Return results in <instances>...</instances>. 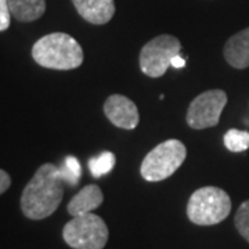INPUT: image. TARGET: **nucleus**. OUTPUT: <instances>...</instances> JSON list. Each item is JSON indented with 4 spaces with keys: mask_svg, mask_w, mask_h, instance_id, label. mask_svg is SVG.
<instances>
[{
    "mask_svg": "<svg viewBox=\"0 0 249 249\" xmlns=\"http://www.w3.org/2000/svg\"><path fill=\"white\" fill-rule=\"evenodd\" d=\"M11 16L21 22H32L45 14L46 0H7Z\"/></svg>",
    "mask_w": 249,
    "mask_h": 249,
    "instance_id": "nucleus-12",
    "label": "nucleus"
},
{
    "mask_svg": "<svg viewBox=\"0 0 249 249\" xmlns=\"http://www.w3.org/2000/svg\"><path fill=\"white\" fill-rule=\"evenodd\" d=\"M181 52V43L176 36L160 35L145 43L140 52V68L150 78H160L169 70L175 55Z\"/></svg>",
    "mask_w": 249,
    "mask_h": 249,
    "instance_id": "nucleus-6",
    "label": "nucleus"
},
{
    "mask_svg": "<svg viewBox=\"0 0 249 249\" xmlns=\"http://www.w3.org/2000/svg\"><path fill=\"white\" fill-rule=\"evenodd\" d=\"M104 201L103 191L97 184L85 186L68 204V213L71 216L91 213Z\"/></svg>",
    "mask_w": 249,
    "mask_h": 249,
    "instance_id": "nucleus-11",
    "label": "nucleus"
},
{
    "mask_svg": "<svg viewBox=\"0 0 249 249\" xmlns=\"http://www.w3.org/2000/svg\"><path fill=\"white\" fill-rule=\"evenodd\" d=\"M226 104L227 94L223 90L213 89L204 91L191 101L187 109V124L196 130L213 127L219 124Z\"/></svg>",
    "mask_w": 249,
    "mask_h": 249,
    "instance_id": "nucleus-7",
    "label": "nucleus"
},
{
    "mask_svg": "<svg viewBox=\"0 0 249 249\" xmlns=\"http://www.w3.org/2000/svg\"><path fill=\"white\" fill-rule=\"evenodd\" d=\"M11 11L9 7L7 0H0V31L4 32L10 27V19H11Z\"/></svg>",
    "mask_w": 249,
    "mask_h": 249,
    "instance_id": "nucleus-17",
    "label": "nucleus"
},
{
    "mask_svg": "<svg viewBox=\"0 0 249 249\" xmlns=\"http://www.w3.org/2000/svg\"><path fill=\"white\" fill-rule=\"evenodd\" d=\"M184 65H186V60L180 54L173 57V60H172V67L173 68H183Z\"/></svg>",
    "mask_w": 249,
    "mask_h": 249,
    "instance_id": "nucleus-19",
    "label": "nucleus"
},
{
    "mask_svg": "<svg viewBox=\"0 0 249 249\" xmlns=\"http://www.w3.org/2000/svg\"><path fill=\"white\" fill-rule=\"evenodd\" d=\"M231 212V199L219 187L198 188L190 196L187 216L196 226H213L223 222Z\"/></svg>",
    "mask_w": 249,
    "mask_h": 249,
    "instance_id": "nucleus-3",
    "label": "nucleus"
},
{
    "mask_svg": "<svg viewBox=\"0 0 249 249\" xmlns=\"http://www.w3.org/2000/svg\"><path fill=\"white\" fill-rule=\"evenodd\" d=\"M79 16L90 24L103 25L115 14L114 0H72Z\"/></svg>",
    "mask_w": 249,
    "mask_h": 249,
    "instance_id": "nucleus-9",
    "label": "nucleus"
},
{
    "mask_svg": "<svg viewBox=\"0 0 249 249\" xmlns=\"http://www.w3.org/2000/svg\"><path fill=\"white\" fill-rule=\"evenodd\" d=\"M60 173H61L64 183L75 187L79 183L80 176H82V166H80L79 160L75 157H67L60 166Z\"/></svg>",
    "mask_w": 249,
    "mask_h": 249,
    "instance_id": "nucleus-15",
    "label": "nucleus"
},
{
    "mask_svg": "<svg viewBox=\"0 0 249 249\" xmlns=\"http://www.w3.org/2000/svg\"><path fill=\"white\" fill-rule=\"evenodd\" d=\"M104 114L111 124L126 130L134 129L140 121L139 109L136 104L130 98L122 94H112L106 100Z\"/></svg>",
    "mask_w": 249,
    "mask_h": 249,
    "instance_id": "nucleus-8",
    "label": "nucleus"
},
{
    "mask_svg": "<svg viewBox=\"0 0 249 249\" xmlns=\"http://www.w3.org/2000/svg\"><path fill=\"white\" fill-rule=\"evenodd\" d=\"M187 157L186 145L170 139L154 147L142 162L140 173L147 181H160L170 178L183 165Z\"/></svg>",
    "mask_w": 249,
    "mask_h": 249,
    "instance_id": "nucleus-4",
    "label": "nucleus"
},
{
    "mask_svg": "<svg viewBox=\"0 0 249 249\" xmlns=\"http://www.w3.org/2000/svg\"><path fill=\"white\" fill-rule=\"evenodd\" d=\"M224 58L237 70L249 67V28L232 35L224 46Z\"/></svg>",
    "mask_w": 249,
    "mask_h": 249,
    "instance_id": "nucleus-10",
    "label": "nucleus"
},
{
    "mask_svg": "<svg viewBox=\"0 0 249 249\" xmlns=\"http://www.w3.org/2000/svg\"><path fill=\"white\" fill-rule=\"evenodd\" d=\"M32 57L40 67L57 71H70L82 65L83 50L76 39L64 32L40 37L32 47Z\"/></svg>",
    "mask_w": 249,
    "mask_h": 249,
    "instance_id": "nucleus-2",
    "label": "nucleus"
},
{
    "mask_svg": "<svg viewBox=\"0 0 249 249\" xmlns=\"http://www.w3.org/2000/svg\"><path fill=\"white\" fill-rule=\"evenodd\" d=\"M64 196L60 168L45 163L36 170L21 196V211L31 220H42L53 214Z\"/></svg>",
    "mask_w": 249,
    "mask_h": 249,
    "instance_id": "nucleus-1",
    "label": "nucleus"
},
{
    "mask_svg": "<svg viewBox=\"0 0 249 249\" xmlns=\"http://www.w3.org/2000/svg\"><path fill=\"white\" fill-rule=\"evenodd\" d=\"M116 158L112 152L104 151L101 152L98 157H94L89 160L90 173L94 178H103L104 175L109 173L115 166Z\"/></svg>",
    "mask_w": 249,
    "mask_h": 249,
    "instance_id": "nucleus-13",
    "label": "nucleus"
},
{
    "mask_svg": "<svg viewBox=\"0 0 249 249\" xmlns=\"http://www.w3.org/2000/svg\"><path fill=\"white\" fill-rule=\"evenodd\" d=\"M108 235L106 222L94 213L73 216L62 230V238L73 249H103Z\"/></svg>",
    "mask_w": 249,
    "mask_h": 249,
    "instance_id": "nucleus-5",
    "label": "nucleus"
},
{
    "mask_svg": "<svg viewBox=\"0 0 249 249\" xmlns=\"http://www.w3.org/2000/svg\"><path fill=\"white\" fill-rule=\"evenodd\" d=\"M234 223L238 232L249 242V201H245L240 205L234 217Z\"/></svg>",
    "mask_w": 249,
    "mask_h": 249,
    "instance_id": "nucleus-16",
    "label": "nucleus"
},
{
    "mask_svg": "<svg viewBox=\"0 0 249 249\" xmlns=\"http://www.w3.org/2000/svg\"><path fill=\"white\" fill-rule=\"evenodd\" d=\"M224 145L229 151L242 152L249 148V132L238 130V129H230L224 134Z\"/></svg>",
    "mask_w": 249,
    "mask_h": 249,
    "instance_id": "nucleus-14",
    "label": "nucleus"
},
{
    "mask_svg": "<svg viewBox=\"0 0 249 249\" xmlns=\"http://www.w3.org/2000/svg\"><path fill=\"white\" fill-rule=\"evenodd\" d=\"M11 186V178L6 170H0V193L4 194Z\"/></svg>",
    "mask_w": 249,
    "mask_h": 249,
    "instance_id": "nucleus-18",
    "label": "nucleus"
}]
</instances>
